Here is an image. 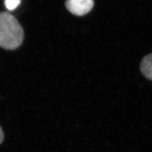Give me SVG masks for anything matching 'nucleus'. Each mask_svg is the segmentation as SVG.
Returning <instances> with one entry per match:
<instances>
[{"label":"nucleus","instance_id":"obj_1","mask_svg":"<svg viewBox=\"0 0 152 152\" xmlns=\"http://www.w3.org/2000/svg\"><path fill=\"white\" fill-rule=\"evenodd\" d=\"M24 31L16 18L7 12H0V47L14 50L20 46Z\"/></svg>","mask_w":152,"mask_h":152},{"label":"nucleus","instance_id":"obj_2","mask_svg":"<svg viewBox=\"0 0 152 152\" xmlns=\"http://www.w3.org/2000/svg\"><path fill=\"white\" fill-rule=\"evenodd\" d=\"M94 5L93 0H66L65 6L72 14L82 16L91 10Z\"/></svg>","mask_w":152,"mask_h":152},{"label":"nucleus","instance_id":"obj_3","mask_svg":"<svg viewBox=\"0 0 152 152\" xmlns=\"http://www.w3.org/2000/svg\"><path fill=\"white\" fill-rule=\"evenodd\" d=\"M140 70L147 78L152 80V54L145 56L141 61Z\"/></svg>","mask_w":152,"mask_h":152},{"label":"nucleus","instance_id":"obj_4","mask_svg":"<svg viewBox=\"0 0 152 152\" xmlns=\"http://www.w3.org/2000/svg\"><path fill=\"white\" fill-rule=\"evenodd\" d=\"M21 0H5V5L9 10H14L19 5Z\"/></svg>","mask_w":152,"mask_h":152},{"label":"nucleus","instance_id":"obj_5","mask_svg":"<svg viewBox=\"0 0 152 152\" xmlns=\"http://www.w3.org/2000/svg\"><path fill=\"white\" fill-rule=\"evenodd\" d=\"M4 138V134L1 127H0V144H1L2 142L3 141Z\"/></svg>","mask_w":152,"mask_h":152}]
</instances>
